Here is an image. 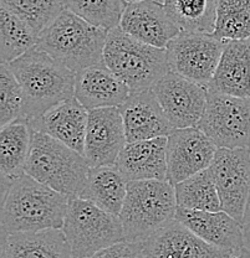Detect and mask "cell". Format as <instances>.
I'll return each mask as SVG.
<instances>
[{"instance_id":"4dcf8cb0","label":"cell","mask_w":250,"mask_h":258,"mask_svg":"<svg viewBox=\"0 0 250 258\" xmlns=\"http://www.w3.org/2000/svg\"><path fill=\"white\" fill-rule=\"evenodd\" d=\"M25 97L9 63L0 66V124L24 119Z\"/></svg>"},{"instance_id":"d6986e66","label":"cell","mask_w":250,"mask_h":258,"mask_svg":"<svg viewBox=\"0 0 250 258\" xmlns=\"http://www.w3.org/2000/svg\"><path fill=\"white\" fill-rule=\"evenodd\" d=\"M88 109L76 97L51 107L40 117L29 120L33 131L41 132L85 155Z\"/></svg>"},{"instance_id":"f1b7e54d","label":"cell","mask_w":250,"mask_h":258,"mask_svg":"<svg viewBox=\"0 0 250 258\" xmlns=\"http://www.w3.org/2000/svg\"><path fill=\"white\" fill-rule=\"evenodd\" d=\"M0 3L39 35L66 9L65 0H0Z\"/></svg>"},{"instance_id":"836d02e7","label":"cell","mask_w":250,"mask_h":258,"mask_svg":"<svg viewBox=\"0 0 250 258\" xmlns=\"http://www.w3.org/2000/svg\"><path fill=\"white\" fill-rule=\"evenodd\" d=\"M228 258H250V249L248 247H244V248L241 249V251H239L238 253L232 254V256Z\"/></svg>"},{"instance_id":"8fae6325","label":"cell","mask_w":250,"mask_h":258,"mask_svg":"<svg viewBox=\"0 0 250 258\" xmlns=\"http://www.w3.org/2000/svg\"><path fill=\"white\" fill-rule=\"evenodd\" d=\"M152 91L174 128L197 127L208 99V88L169 71Z\"/></svg>"},{"instance_id":"5bb4252c","label":"cell","mask_w":250,"mask_h":258,"mask_svg":"<svg viewBox=\"0 0 250 258\" xmlns=\"http://www.w3.org/2000/svg\"><path fill=\"white\" fill-rule=\"evenodd\" d=\"M142 242L146 258H228L232 253L207 243L177 219Z\"/></svg>"},{"instance_id":"2e32d148","label":"cell","mask_w":250,"mask_h":258,"mask_svg":"<svg viewBox=\"0 0 250 258\" xmlns=\"http://www.w3.org/2000/svg\"><path fill=\"white\" fill-rule=\"evenodd\" d=\"M176 219L207 243L235 254L245 247L243 225L225 211L178 208Z\"/></svg>"},{"instance_id":"ffe728a7","label":"cell","mask_w":250,"mask_h":258,"mask_svg":"<svg viewBox=\"0 0 250 258\" xmlns=\"http://www.w3.org/2000/svg\"><path fill=\"white\" fill-rule=\"evenodd\" d=\"M116 165L128 181H169L167 164V137L127 142L118 155Z\"/></svg>"},{"instance_id":"7a4b0ae2","label":"cell","mask_w":250,"mask_h":258,"mask_svg":"<svg viewBox=\"0 0 250 258\" xmlns=\"http://www.w3.org/2000/svg\"><path fill=\"white\" fill-rule=\"evenodd\" d=\"M9 67L23 88L24 119L28 122L75 97V72L37 45Z\"/></svg>"},{"instance_id":"44dd1931","label":"cell","mask_w":250,"mask_h":258,"mask_svg":"<svg viewBox=\"0 0 250 258\" xmlns=\"http://www.w3.org/2000/svg\"><path fill=\"white\" fill-rule=\"evenodd\" d=\"M208 92L250 97V39L225 42Z\"/></svg>"},{"instance_id":"4fadbf2b","label":"cell","mask_w":250,"mask_h":258,"mask_svg":"<svg viewBox=\"0 0 250 258\" xmlns=\"http://www.w3.org/2000/svg\"><path fill=\"white\" fill-rule=\"evenodd\" d=\"M127 144L123 118L118 107L88 111L85 138V157L90 166L116 164Z\"/></svg>"},{"instance_id":"d4e9b609","label":"cell","mask_w":250,"mask_h":258,"mask_svg":"<svg viewBox=\"0 0 250 258\" xmlns=\"http://www.w3.org/2000/svg\"><path fill=\"white\" fill-rule=\"evenodd\" d=\"M165 7L181 31L213 34L217 0H166Z\"/></svg>"},{"instance_id":"e0dca14e","label":"cell","mask_w":250,"mask_h":258,"mask_svg":"<svg viewBox=\"0 0 250 258\" xmlns=\"http://www.w3.org/2000/svg\"><path fill=\"white\" fill-rule=\"evenodd\" d=\"M120 108L127 142L168 137L174 131L152 88L131 93Z\"/></svg>"},{"instance_id":"5b68a950","label":"cell","mask_w":250,"mask_h":258,"mask_svg":"<svg viewBox=\"0 0 250 258\" xmlns=\"http://www.w3.org/2000/svg\"><path fill=\"white\" fill-rule=\"evenodd\" d=\"M104 61L131 93L149 90L171 71L167 48L144 44L120 26L109 30Z\"/></svg>"},{"instance_id":"ac0fdd59","label":"cell","mask_w":250,"mask_h":258,"mask_svg":"<svg viewBox=\"0 0 250 258\" xmlns=\"http://www.w3.org/2000/svg\"><path fill=\"white\" fill-rule=\"evenodd\" d=\"M131 90L104 62L75 72V97L91 111L105 107H121Z\"/></svg>"},{"instance_id":"7c38bea8","label":"cell","mask_w":250,"mask_h":258,"mask_svg":"<svg viewBox=\"0 0 250 258\" xmlns=\"http://www.w3.org/2000/svg\"><path fill=\"white\" fill-rule=\"evenodd\" d=\"M218 147L199 128H177L167 137L168 180L173 185L208 169Z\"/></svg>"},{"instance_id":"4316f807","label":"cell","mask_w":250,"mask_h":258,"mask_svg":"<svg viewBox=\"0 0 250 258\" xmlns=\"http://www.w3.org/2000/svg\"><path fill=\"white\" fill-rule=\"evenodd\" d=\"M178 208L201 210V211H220L219 192L211 168L189 176L174 185Z\"/></svg>"},{"instance_id":"277c9868","label":"cell","mask_w":250,"mask_h":258,"mask_svg":"<svg viewBox=\"0 0 250 258\" xmlns=\"http://www.w3.org/2000/svg\"><path fill=\"white\" fill-rule=\"evenodd\" d=\"M90 168L81 153L47 134L33 131L25 174L72 198L82 192Z\"/></svg>"},{"instance_id":"83f0119b","label":"cell","mask_w":250,"mask_h":258,"mask_svg":"<svg viewBox=\"0 0 250 258\" xmlns=\"http://www.w3.org/2000/svg\"><path fill=\"white\" fill-rule=\"evenodd\" d=\"M213 35L222 41L250 39V0H217Z\"/></svg>"},{"instance_id":"30bf717a","label":"cell","mask_w":250,"mask_h":258,"mask_svg":"<svg viewBox=\"0 0 250 258\" xmlns=\"http://www.w3.org/2000/svg\"><path fill=\"white\" fill-rule=\"evenodd\" d=\"M209 168L216 180L222 211L243 222L244 210L250 195L249 148H218Z\"/></svg>"},{"instance_id":"cb8c5ba5","label":"cell","mask_w":250,"mask_h":258,"mask_svg":"<svg viewBox=\"0 0 250 258\" xmlns=\"http://www.w3.org/2000/svg\"><path fill=\"white\" fill-rule=\"evenodd\" d=\"M31 141L33 128L28 120L19 119L3 125L0 131V171L3 181H12L25 174Z\"/></svg>"},{"instance_id":"e575fe53","label":"cell","mask_w":250,"mask_h":258,"mask_svg":"<svg viewBox=\"0 0 250 258\" xmlns=\"http://www.w3.org/2000/svg\"><path fill=\"white\" fill-rule=\"evenodd\" d=\"M126 2H127L128 4H131V3H138V2H143V0H126Z\"/></svg>"},{"instance_id":"484cf974","label":"cell","mask_w":250,"mask_h":258,"mask_svg":"<svg viewBox=\"0 0 250 258\" xmlns=\"http://www.w3.org/2000/svg\"><path fill=\"white\" fill-rule=\"evenodd\" d=\"M36 31L26 21L0 8V56L2 63H10L39 42Z\"/></svg>"},{"instance_id":"6da1fadb","label":"cell","mask_w":250,"mask_h":258,"mask_svg":"<svg viewBox=\"0 0 250 258\" xmlns=\"http://www.w3.org/2000/svg\"><path fill=\"white\" fill-rule=\"evenodd\" d=\"M2 235L63 228L70 196L23 174L3 181Z\"/></svg>"},{"instance_id":"d590c367","label":"cell","mask_w":250,"mask_h":258,"mask_svg":"<svg viewBox=\"0 0 250 258\" xmlns=\"http://www.w3.org/2000/svg\"><path fill=\"white\" fill-rule=\"evenodd\" d=\"M155 2H158V3H161V4H165V3H166V0H155Z\"/></svg>"},{"instance_id":"8d00e7d4","label":"cell","mask_w":250,"mask_h":258,"mask_svg":"<svg viewBox=\"0 0 250 258\" xmlns=\"http://www.w3.org/2000/svg\"><path fill=\"white\" fill-rule=\"evenodd\" d=\"M249 150H250V147H249Z\"/></svg>"},{"instance_id":"8992f818","label":"cell","mask_w":250,"mask_h":258,"mask_svg":"<svg viewBox=\"0 0 250 258\" xmlns=\"http://www.w3.org/2000/svg\"><path fill=\"white\" fill-rule=\"evenodd\" d=\"M177 209L176 189L171 181H128L127 195L118 215L126 241H143L156 230L176 219Z\"/></svg>"},{"instance_id":"9c48e42d","label":"cell","mask_w":250,"mask_h":258,"mask_svg":"<svg viewBox=\"0 0 250 258\" xmlns=\"http://www.w3.org/2000/svg\"><path fill=\"white\" fill-rule=\"evenodd\" d=\"M225 42L213 34L181 31L167 46L169 70L208 88Z\"/></svg>"},{"instance_id":"603a6c76","label":"cell","mask_w":250,"mask_h":258,"mask_svg":"<svg viewBox=\"0 0 250 258\" xmlns=\"http://www.w3.org/2000/svg\"><path fill=\"white\" fill-rule=\"evenodd\" d=\"M128 180L116 164L91 166L85 187L79 198L118 216L127 195Z\"/></svg>"},{"instance_id":"9a60e30c","label":"cell","mask_w":250,"mask_h":258,"mask_svg":"<svg viewBox=\"0 0 250 258\" xmlns=\"http://www.w3.org/2000/svg\"><path fill=\"white\" fill-rule=\"evenodd\" d=\"M120 28L134 39L158 48H167L171 40L181 32L169 18L165 4L155 0L127 4Z\"/></svg>"},{"instance_id":"d6a6232c","label":"cell","mask_w":250,"mask_h":258,"mask_svg":"<svg viewBox=\"0 0 250 258\" xmlns=\"http://www.w3.org/2000/svg\"><path fill=\"white\" fill-rule=\"evenodd\" d=\"M243 231H244V240H245V247L250 249V195L248 201H246L245 210H244L243 216Z\"/></svg>"},{"instance_id":"52a82bcc","label":"cell","mask_w":250,"mask_h":258,"mask_svg":"<svg viewBox=\"0 0 250 258\" xmlns=\"http://www.w3.org/2000/svg\"><path fill=\"white\" fill-rule=\"evenodd\" d=\"M61 230L66 236L72 258H87L101 249L126 241L120 217L91 201L72 196Z\"/></svg>"},{"instance_id":"3957f363","label":"cell","mask_w":250,"mask_h":258,"mask_svg":"<svg viewBox=\"0 0 250 258\" xmlns=\"http://www.w3.org/2000/svg\"><path fill=\"white\" fill-rule=\"evenodd\" d=\"M109 30L65 9L40 34L37 46L71 71L104 62Z\"/></svg>"},{"instance_id":"ba28073f","label":"cell","mask_w":250,"mask_h":258,"mask_svg":"<svg viewBox=\"0 0 250 258\" xmlns=\"http://www.w3.org/2000/svg\"><path fill=\"white\" fill-rule=\"evenodd\" d=\"M197 128L218 148H249L250 97L208 92L206 109Z\"/></svg>"},{"instance_id":"1f68e13d","label":"cell","mask_w":250,"mask_h":258,"mask_svg":"<svg viewBox=\"0 0 250 258\" xmlns=\"http://www.w3.org/2000/svg\"><path fill=\"white\" fill-rule=\"evenodd\" d=\"M87 258H146L141 241H122Z\"/></svg>"},{"instance_id":"7402d4cb","label":"cell","mask_w":250,"mask_h":258,"mask_svg":"<svg viewBox=\"0 0 250 258\" xmlns=\"http://www.w3.org/2000/svg\"><path fill=\"white\" fill-rule=\"evenodd\" d=\"M0 258H72V253L64 231L49 228L2 236Z\"/></svg>"},{"instance_id":"f546056e","label":"cell","mask_w":250,"mask_h":258,"mask_svg":"<svg viewBox=\"0 0 250 258\" xmlns=\"http://www.w3.org/2000/svg\"><path fill=\"white\" fill-rule=\"evenodd\" d=\"M127 4L126 0H65L66 9L107 30L120 26Z\"/></svg>"}]
</instances>
